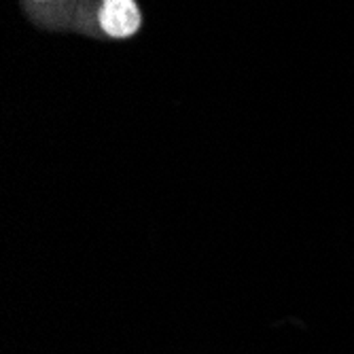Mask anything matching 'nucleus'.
Here are the masks:
<instances>
[{"label":"nucleus","instance_id":"f257e3e1","mask_svg":"<svg viewBox=\"0 0 354 354\" xmlns=\"http://www.w3.org/2000/svg\"><path fill=\"white\" fill-rule=\"evenodd\" d=\"M100 26L106 35L125 39L140 26V13L134 0H104L100 11Z\"/></svg>","mask_w":354,"mask_h":354}]
</instances>
